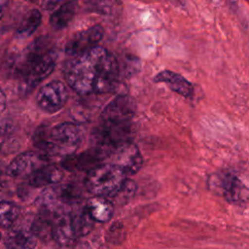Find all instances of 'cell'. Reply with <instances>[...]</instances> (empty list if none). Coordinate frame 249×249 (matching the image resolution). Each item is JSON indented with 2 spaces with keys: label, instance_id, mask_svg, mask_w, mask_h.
I'll list each match as a JSON object with an SVG mask.
<instances>
[{
  "label": "cell",
  "instance_id": "7",
  "mask_svg": "<svg viewBox=\"0 0 249 249\" xmlns=\"http://www.w3.org/2000/svg\"><path fill=\"white\" fill-rule=\"evenodd\" d=\"M108 158L111 160V163L119 166L126 175L135 174L143 165V157L131 140L115 148Z\"/></svg>",
  "mask_w": 249,
  "mask_h": 249
},
{
  "label": "cell",
  "instance_id": "17",
  "mask_svg": "<svg viewBox=\"0 0 249 249\" xmlns=\"http://www.w3.org/2000/svg\"><path fill=\"white\" fill-rule=\"evenodd\" d=\"M77 2L68 1L61 5L57 10H55L51 18L50 24L55 30H60L65 28L69 22L74 18L77 11Z\"/></svg>",
  "mask_w": 249,
  "mask_h": 249
},
{
  "label": "cell",
  "instance_id": "22",
  "mask_svg": "<svg viewBox=\"0 0 249 249\" xmlns=\"http://www.w3.org/2000/svg\"><path fill=\"white\" fill-rule=\"evenodd\" d=\"M135 191H136L135 183L126 178L124 183L123 184L122 188L112 197H117L118 198L117 200L119 202L124 203V202H126L128 199H130V197H132L134 196Z\"/></svg>",
  "mask_w": 249,
  "mask_h": 249
},
{
  "label": "cell",
  "instance_id": "16",
  "mask_svg": "<svg viewBox=\"0 0 249 249\" xmlns=\"http://www.w3.org/2000/svg\"><path fill=\"white\" fill-rule=\"evenodd\" d=\"M5 244L8 249H34L36 237L30 230L17 228L8 232Z\"/></svg>",
  "mask_w": 249,
  "mask_h": 249
},
{
  "label": "cell",
  "instance_id": "4",
  "mask_svg": "<svg viewBox=\"0 0 249 249\" xmlns=\"http://www.w3.org/2000/svg\"><path fill=\"white\" fill-rule=\"evenodd\" d=\"M55 65V53L53 50L49 51L39 59L27 66L20 74L19 89L27 94L45 80L53 70Z\"/></svg>",
  "mask_w": 249,
  "mask_h": 249
},
{
  "label": "cell",
  "instance_id": "25",
  "mask_svg": "<svg viewBox=\"0 0 249 249\" xmlns=\"http://www.w3.org/2000/svg\"><path fill=\"white\" fill-rule=\"evenodd\" d=\"M5 108V96L0 91V112Z\"/></svg>",
  "mask_w": 249,
  "mask_h": 249
},
{
  "label": "cell",
  "instance_id": "15",
  "mask_svg": "<svg viewBox=\"0 0 249 249\" xmlns=\"http://www.w3.org/2000/svg\"><path fill=\"white\" fill-rule=\"evenodd\" d=\"M86 208L94 222L106 223L112 219L114 214L113 202L103 196L90 198L87 202Z\"/></svg>",
  "mask_w": 249,
  "mask_h": 249
},
{
  "label": "cell",
  "instance_id": "1",
  "mask_svg": "<svg viewBox=\"0 0 249 249\" xmlns=\"http://www.w3.org/2000/svg\"><path fill=\"white\" fill-rule=\"evenodd\" d=\"M65 79L69 87L81 95L107 93L118 86L120 66L110 52L96 46L75 55L67 63Z\"/></svg>",
  "mask_w": 249,
  "mask_h": 249
},
{
  "label": "cell",
  "instance_id": "11",
  "mask_svg": "<svg viewBox=\"0 0 249 249\" xmlns=\"http://www.w3.org/2000/svg\"><path fill=\"white\" fill-rule=\"evenodd\" d=\"M105 159H107L105 153L97 148L91 147L83 153H74L64 157L61 165L64 169L70 171H89L96 165L102 163Z\"/></svg>",
  "mask_w": 249,
  "mask_h": 249
},
{
  "label": "cell",
  "instance_id": "20",
  "mask_svg": "<svg viewBox=\"0 0 249 249\" xmlns=\"http://www.w3.org/2000/svg\"><path fill=\"white\" fill-rule=\"evenodd\" d=\"M19 208L10 201H0V227L11 228L19 216Z\"/></svg>",
  "mask_w": 249,
  "mask_h": 249
},
{
  "label": "cell",
  "instance_id": "13",
  "mask_svg": "<svg viewBox=\"0 0 249 249\" xmlns=\"http://www.w3.org/2000/svg\"><path fill=\"white\" fill-rule=\"evenodd\" d=\"M63 178V170L53 164H45L28 176V183L32 187H48L59 183Z\"/></svg>",
  "mask_w": 249,
  "mask_h": 249
},
{
  "label": "cell",
  "instance_id": "27",
  "mask_svg": "<svg viewBox=\"0 0 249 249\" xmlns=\"http://www.w3.org/2000/svg\"><path fill=\"white\" fill-rule=\"evenodd\" d=\"M0 239H1V232H0Z\"/></svg>",
  "mask_w": 249,
  "mask_h": 249
},
{
  "label": "cell",
  "instance_id": "26",
  "mask_svg": "<svg viewBox=\"0 0 249 249\" xmlns=\"http://www.w3.org/2000/svg\"><path fill=\"white\" fill-rule=\"evenodd\" d=\"M26 1H29V2H35V1H37V0H26Z\"/></svg>",
  "mask_w": 249,
  "mask_h": 249
},
{
  "label": "cell",
  "instance_id": "14",
  "mask_svg": "<svg viewBox=\"0 0 249 249\" xmlns=\"http://www.w3.org/2000/svg\"><path fill=\"white\" fill-rule=\"evenodd\" d=\"M154 81L157 83L166 84L173 91L184 97H190L194 91L193 85L188 80H186L183 76L169 70H163L158 73L155 76Z\"/></svg>",
  "mask_w": 249,
  "mask_h": 249
},
{
  "label": "cell",
  "instance_id": "9",
  "mask_svg": "<svg viewBox=\"0 0 249 249\" xmlns=\"http://www.w3.org/2000/svg\"><path fill=\"white\" fill-rule=\"evenodd\" d=\"M47 161L48 157L41 152H24L8 164L6 173L11 177H28L36 169L47 164Z\"/></svg>",
  "mask_w": 249,
  "mask_h": 249
},
{
  "label": "cell",
  "instance_id": "3",
  "mask_svg": "<svg viewBox=\"0 0 249 249\" xmlns=\"http://www.w3.org/2000/svg\"><path fill=\"white\" fill-rule=\"evenodd\" d=\"M84 127L76 123L65 122L48 129L49 156L58 155L63 158L74 154L84 138Z\"/></svg>",
  "mask_w": 249,
  "mask_h": 249
},
{
  "label": "cell",
  "instance_id": "21",
  "mask_svg": "<svg viewBox=\"0 0 249 249\" xmlns=\"http://www.w3.org/2000/svg\"><path fill=\"white\" fill-rule=\"evenodd\" d=\"M41 19H42V16L39 11L37 10L30 11L26 15V17L23 18L22 22L20 23L18 32L24 37L30 36L40 25Z\"/></svg>",
  "mask_w": 249,
  "mask_h": 249
},
{
  "label": "cell",
  "instance_id": "12",
  "mask_svg": "<svg viewBox=\"0 0 249 249\" xmlns=\"http://www.w3.org/2000/svg\"><path fill=\"white\" fill-rule=\"evenodd\" d=\"M77 237L70 214L63 210L54 213L53 217L52 238L60 245L69 246L75 242Z\"/></svg>",
  "mask_w": 249,
  "mask_h": 249
},
{
  "label": "cell",
  "instance_id": "19",
  "mask_svg": "<svg viewBox=\"0 0 249 249\" xmlns=\"http://www.w3.org/2000/svg\"><path fill=\"white\" fill-rule=\"evenodd\" d=\"M73 228L78 237L88 234L94 226V221L89 214L86 206L69 212Z\"/></svg>",
  "mask_w": 249,
  "mask_h": 249
},
{
  "label": "cell",
  "instance_id": "24",
  "mask_svg": "<svg viewBox=\"0 0 249 249\" xmlns=\"http://www.w3.org/2000/svg\"><path fill=\"white\" fill-rule=\"evenodd\" d=\"M65 0H43V8L45 10H53L56 8L59 4H61Z\"/></svg>",
  "mask_w": 249,
  "mask_h": 249
},
{
  "label": "cell",
  "instance_id": "28",
  "mask_svg": "<svg viewBox=\"0 0 249 249\" xmlns=\"http://www.w3.org/2000/svg\"><path fill=\"white\" fill-rule=\"evenodd\" d=\"M0 175H1V169H0Z\"/></svg>",
  "mask_w": 249,
  "mask_h": 249
},
{
  "label": "cell",
  "instance_id": "18",
  "mask_svg": "<svg viewBox=\"0 0 249 249\" xmlns=\"http://www.w3.org/2000/svg\"><path fill=\"white\" fill-rule=\"evenodd\" d=\"M53 215V213L41 210V212L34 218L30 231L36 238H40L42 240H49L52 238Z\"/></svg>",
  "mask_w": 249,
  "mask_h": 249
},
{
  "label": "cell",
  "instance_id": "6",
  "mask_svg": "<svg viewBox=\"0 0 249 249\" xmlns=\"http://www.w3.org/2000/svg\"><path fill=\"white\" fill-rule=\"evenodd\" d=\"M68 97L67 87L60 81H52L39 89L36 100L43 111L52 114L59 111L66 104Z\"/></svg>",
  "mask_w": 249,
  "mask_h": 249
},
{
  "label": "cell",
  "instance_id": "5",
  "mask_svg": "<svg viewBox=\"0 0 249 249\" xmlns=\"http://www.w3.org/2000/svg\"><path fill=\"white\" fill-rule=\"evenodd\" d=\"M212 189L218 191L227 201L234 204H242L247 201L248 188L235 174L224 172L212 176L209 180Z\"/></svg>",
  "mask_w": 249,
  "mask_h": 249
},
{
  "label": "cell",
  "instance_id": "2",
  "mask_svg": "<svg viewBox=\"0 0 249 249\" xmlns=\"http://www.w3.org/2000/svg\"><path fill=\"white\" fill-rule=\"evenodd\" d=\"M126 174L117 165L107 162L100 163L88 171L85 187L94 196L112 197L122 188Z\"/></svg>",
  "mask_w": 249,
  "mask_h": 249
},
{
  "label": "cell",
  "instance_id": "23",
  "mask_svg": "<svg viewBox=\"0 0 249 249\" xmlns=\"http://www.w3.org/2000/svg\"><path fill=\"white\" fill-rule=\"evenodd\" d=\"M113 4H114V0H97L95 9H98L100 13L108 14V13H111Z\"/></svg>",
  "mask_w": 249,
  "mask_h": 249
},
{
  "label": "cell",
  "instance_id": "8",
  "mask_svg": "<svg viewBox=\"0 0 249 249\" xmlns=\"http://www.w3.org/2000/svg\"><path fill=\"white\" fill-rule=\"evenodd\" d=\"M135 103L128 95H118L102 111L101 121L114 124H132Z\"/></svg>",
  "mask_w": 249,
  "mask_h": 249
},
{
  "label": "cell",
  "instance_id": "10",
  "mask_svg": "<svg viewBox=\"0 0 249 249\" xmlns=\"http://www.w3.org/2000/svg\"><path fill=\"white\" fill-rule=\"evenodd\" d=\"M104 29L100 24L91 26L84 31L77 33L65 46V52L70 55L81 54L94 47L101 41Z\"/></svg>",
  "mask_w": 249,
  "mask_h": 249
}]
</instances>
